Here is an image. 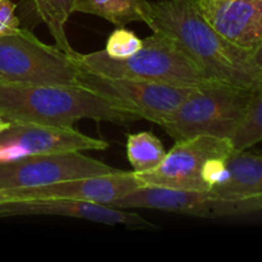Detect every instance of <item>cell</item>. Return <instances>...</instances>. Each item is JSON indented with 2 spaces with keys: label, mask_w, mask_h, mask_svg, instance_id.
I'll list each match as a JSON object with an SVG mask.
<instances>
[{
  "label": "cell",
  "mask_w": 262,
  "mask_h": 262,
  "mask_svg": "<svg viewBox=\"0 0 262 262\" xmlns=\"http://www.w3.org/2000/svg\"><path fill=\"white\" fill-rule=\"evenodd\" d=\"M0 2H3V0H0Z\"/></svg>",
  "instance_id": "25"
},
{
  "label": "cell",
  "mask_w": 262,
  "mask_h": 262,
  "mask_svg": "<svg viewBox=\"0 0 262 262\" xmlns=\"http://www.w3.org/2000/svg\"><path fill=\"white\" fill-rule=\"evenodd\" d=\"M252 90L223 82L194 87L161 127L176 141L194 136L232 140L247 113Z\"/></svg>",
  "instance_id": "4"
},
{
  "label": "cell",
  "mask_w": 262,
  "mask_h": 262,
  "mask_svg": "<svg viewBox=\"0 0 262 262\" xmlns=\"http://www.w3.org/2000/svg\"><path fill=\"white\" fill-rule=\"evenodd\" d=\"M79 72L72 55L26 28L0 36V82L79 86Z\"/></svg>",
  "instance_id": "5"
},
{
  "label": "cell",
  "mask_w": 262,
  "mask_h": 262,
  "mask_svg": "<svg viewBox=\"0 0 262 262\" xmlns=\"http://www.w3.org/2000/svg\"><path fill=\"white\" fill-rule=\"evenodd\" d=\"M74 3L76 0H46L51 14L54 15L56 22L61 26H66L72 13L74 12Z\"/></svg>",
  "instance_id": "21"
},
{
  "label": "cell",
  "mask_w": 262,
  "mask_h": 262,
  "mask_svg": "<svg viewBox=\"0 0 262 262\" xmlns=\"http://www.w3.org/2000/svg\"><path fill=\"white\" fill-rule=\"evenodd\" d=\"M262 141V87L253 92L242 124L230 140L234 150H248Z\"/></svg>",
  "instance_id": "17"
},
{
  "label": "cell",
  "mask_w": 262,
  "mask_h": 262,
  "mask_svg": "<svg viewBox=\"0 0 262 262\" xmlns=\"http://www.w3.org/2000/svg\"><path fill=\"white\" fill-rule=\"evenodd\" d=\"M145 23L152 32L173 40L207 81L243 89L262 87L252 55L217 32L197 7L196 0L148 2Z\"/></svg>",
  "instance_id": "1"
},
{
  "label": "cell",
  "mask_w": 262,
  "mask_h": 262,
  "mask_svg": "<svg viewBox=\"0 0 262 262\" xmlns=\"http://www.w3.org/2000/svg\"><path fill=\"white\" fill-rule=\"evenodd\" d=\"M32 3L40 19L49 27V31H50L54 40H55L56 46L59 49H61L63 51H66L67 54H69V55H73L76 51L72 49L71 43H69L68 37L66 35V30H64V26L59 25L56 22L54 15L51 14L50 9H49L48 4H46V0H32Z\"/></svg>",
  "instance_id": "19"
},
{
  "label": "cell",
  "mask_w": 262,
  "mask_h": 262,
  "mask_svg": "<svg viewBox=\"0 0 262 262\" xmlns=\"http://www.w3.org/2000/svg\"><path fill=\"white\" fill-rule=\"evenodd\" d=\"M209 191L227 199H262V154L233 150L209 163L205 173Z\"/></svg>",
  "instance_id": "13"
},
{
  "label": "cell",
  "mask_w": 262,
  "mask_h": 262,
  "mask_svg": "<svg viewBox=\"0 0 262 262\" xmlns=\"http://www.w3.org/2000/svg\"><path fill=\"white\" fill-rule=\"evenodd\" d=\"M73 61L81 69L109 78L137 79L177 87H199L207 81L187 54L166 36L152 32L143 40L141 50L127 59H113L101 51L74 53Z\"/></svg>",
  "instance_id": "3"
},
{
  "label": "cell",
  "mask_w": 262,
  "mask_h": 262,
  "mask_svg": "<svg viewBox=\"0 0 262 262\" xmlns=\"http://www.w3.org/2000/svg\"><path fill=\"white\" fill-rule=\"evenodd\" d=\"M234 150L230 140L194 136L176 141L160 165L148 173H135L141 186L164 187L181 191H209L205 173L211 160Z\"/></svg>",
  "instance_id": "8"
},
{
  "label": "cell",
  "mask_w": 262,
  "mask_h": 262,
  "mask_svg": "<svg viewBox=\"0 0 262 262\" xmlns=\"http://www.w3.org/2000/svg\"><path fill=\"white\" fill-rule=\"evenodd\" d=\"M166 155L163 142L151 132L129 135L127 138V158L135 173H148L160 165Z\"/></svg>",
  "instance_id": "16"
},
{
  "label": "cell",
  "mask_w": 262,
  "mask_h": 262,
  "mask_svg": "<svg viewBox=\"0 0 262 262\" xmlns=\"http://www.w3.org/2000/svg\"><path fill=\"white\" fill-rule=\"evenodd\" d=\"M251 55H252V60L255 63L256 68L258 69V72H260L262 76V41L258 43L257 48L251 53Z\"/></svg>",
  "instance_id": "22"
},
{
  "label": "cell",
  "mask_w": 262,
  "mask_h": 262,
  "mask_svg": "<svg viewBox=\"0 0 262 262\" xmlns=\"http://www.w3.org/2000/svg\"><path fill=\"white\" fill-rule=\"evenodd\" d=\"M142 187L133 171L119 170L105 176L71 179L27 189L5 191L9 201L31 199H60L110 205L124 194Z\"/></svg>",
  "instance_id": "12"
},
{
  "label": "cell",
  "mask_w": 262,
  "mask_h": 262,
  "mask_svg": "<svg viewBox=\"0 0 262 262\" xmlns=\"http://www.w3.org/2000/svg\"><path fill=\"white\" fill-rule=\"evenodd\" d=\"M109 143L90 137L73 128L35 123H10L0 132V161H9L41 154L67 151L106 150Z\"/></svg>",
  "instance_id": "10"
},
{
  "label": "cell",
  "mask_w": 262,
  "mask_h": 262,
  "mask_svg": "<svg viewBox=\"0 0 262 262\" xmlns=\"http://www.w3.org/2000/svg\"><path fill=\"white\" fill-rule=\"evenodd\" d=\"M207 22L252 53L262 41V0H196Z\"/></svg>",
  "instance_id": "14"
},
{
  "label": "cell",
  "mask_w": 262,
  "mask_h": 262,
  "mask_svg": "<svg viewBox=\"0 0 262 262\" xmlns=\"http://www.w3.org/2000/svg\"><path fill=\"white\" fill-rule=\"evenodd\" d=\"M7 201H9L8 196L4 193V192L0 191V204H3V202H7Z\"/></svg>",
  "instance_id": "24"
},
{
  "label": "cell",
  "mask_w": 262,
  "mask_h": 262,
  "mask_svg": "<svg viewBox=\"0 0 262 262\" xmlns=\"http://www.w3.org/2000/svg\"><path fill=\"white\" fill-rule=\"evenodd\" d=\"M148 0H76L74 12L97 15L117 27L145 22Z\"/></svg>",
  "instance_id": "15"
},
{
  "label": "cell",
  "mask_w": 262,
  "mask_h": 262,
  "mask_svg": "<svg viewBox=\"0 0 262 262\" xmlns=\"http://www.w3.org/2000/svg\"><path fill=\"white\" fill-rule=\"evenodd\" d=\"M143 40H141L133 31L118 27L110 33L104 53L113 59H127L141 50Z\"/></svg>",
  "instance_id": "18"
},
{
  "label": "cell",
  "mask_w": 262,
  "mask_h": 262,
  "mask_svg": "<svg viewBox=\"0 0 262 262\" xmlns=\"http://www.w3.org/2000/svg\"><path fill=\"white\" fill-rule=\"evenodd\" d=\"M0 115L10 123L73 128L82 119L129 122L135 115L82 86L0 82Z\"/></svg>",
  "instance_id": "2"
},
{
  "label": "cell",
  "mask_w": 262,
  "mask_h": 262,
  "mask_svg": "<svg viewBox=\"0 0 262 262\" xmlns=\"http://www.w3.org/2000/svg\"><path fill=\"white\" fill-rule=\"evenodd\" d=\"M79 86L95 92L138 119L163 125L194 87H177L137 79L109 78L81 69Z\"/></svg>",
  "instance_id": "6"
},
{
  "label": "cell",
  "mask_w": 262,
  "mask_h": 262,
  "mask_svg": "<svg viewBox=\"0 0 262 262\" xmlns=\"http://www.w3.org/2000/svg\"><path fill=\"white\" fill-rule=\"evenodd\" d=\"M15 4L10 0L0 2V36L13 35L20 30L19 18L15 15Z\"/></svg>",
  "instance_id": "20"
},
{
  "label": "cell",
  "mask_w": 262,
  "mask_h": 262,
  "mask_svg": "<svg viewBox=\"0 0 262 262\" xmlns=\"http://www.w3.org/2000/svg\"><path fill=\"white\" fill-rule=\"evenodd\" d=\"M67 216L106 225L151 229L154 225L136 212L109 205L60 199L12 200L0 204V216Z\"/></svg>",
  "instance_id": "11"
},
{
  "label": "cell",
  "mask_w": 262,
  "mask_h": 262,
  "mask_svg": "<svg viewBox=\"0 0 262 262\" xmlns=\"http://www.w3.org/2000/svg\"><path fill=\"white\" fill-rule=\"evenodd\" d=\"M119 171L82 151L41 154L0 161V191L27 189L86 177Z\"/></svg>",
  "instance_id": "9"
},
{
  "label": "cell",
  "mask_w": 262,
  "mask_h": 262,
  "mask_svg": "<svg viewBox=\"0 0 262 262\" xmlns=\"http://www.w3.org/2000/svg\"><path fill=\"white\" fill-rule=\"evenodd\" d=\"M9 125H10L9 120H7L5 118H3L2 115H0V132H2V130H4V129H7Z\"/></svg>",
  "instance_id": "23"
},
{
  "label": "cell",
  "mask_w": 262,
  "mask_h": 262,
  "mask_svg": "<svg viewBox=\"0 0 262 262\" xmlns=\"http://www.w3.org/2000/svg\"><path fill=\"white\" fill-rule=\"evenodd\" d=\"M109 206L125 210H161L188 216L216 219L262 211V199L234 200L219 196L211 191H181L143 186L115 200Z\"/></svg>",
  "instance_id": "7"
}]
</instances>
